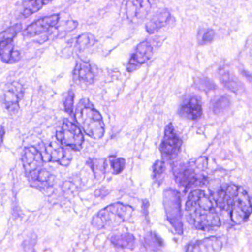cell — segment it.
I'll return each mask as SVG.
<instances>
[{
    "label": "cell",
    "instance_id": "1",
    "mask_svg": "<svg viewBox=\"0 0 252 252\" xmlns=\"http://www.w3.org/2000/svg\"><path fill=\"white\" fill-rule=\"evenodd\" d=\"M186 217L188 223L199 230L218 229L221 225L211 198L200 189L189 194L186 203Z\"/></svg>",
    "mask_w": 252,
    "mask_h": 252
},
{
    "label": "cell",
    "instance_id": "2",
    "mask_svg": "<svg viewBox=\"0 0 252 252\" xmlns=\"http://www.w3.org/2000/svg\"><path fill=\"white\" fill-rule=\"evenodd\" d=\"M213 198L218 208L229 213L235 224L244 223L251 216V199L248 192L241 187L229 185L218 191Z\"/></svg>",
    "mask_w": 252,
    "mask_h": 252
},
{
    "label": "cell",
    "instance_id": "3",
    "mask_svg": "<svg viewBox=\"0 0 252 252\" xmlns=\"http://www.w3.org/2000/svg\"><path fill=\"white\" fill-rule=\"evenodd\" d=\"M75 118L86 134L94 139H100L104 136L105 127L103 117L87 100L82 99L77 105Z\"/></svg>",
    "mask_w": 252,
    "mask_h": 252
},
{
    "label": "cell",
    "instance_id": "4",
    "mask_svg": "<svg viewBox=\"0 0 252 252\" xmlns=\"http://www.w3.org/2000/svg\"><path fill=\"white\" fill-rule=\"evenodd\" d=\"M133 209L122 203H115L100 210L92 220V226L97 229L115 227L131 216Z\"/></svg>",
    "mask_w": 252,
    "mask_h": 252
},
{
    "label": "cell",
    "instance_id": "5",
    "mask_svg": "<svg viewBox=\"0 0 252 252\" xmlns=\"http://www.w3.org/2000/svg\"><path fill=\"white\" fill-rule=\"evenodd\" d=\"M164 207L167 220L176 233L183 234L181 198L179 192L176 189H167L164 192Z\"/></svg>",
    "mask_w": 252,
    "mask_h": 252
},
{
    "label": "cell",
    "instance_id": "6",
    "mask_svg": "<svg viewBox=\"0 0 252 252\" xmlns=\"http://www.w3.org/2000/svg\"><path fill=\"white\" fill-rule=\"evenodd\" d=\"M56 138L62 146L80 151L84 143V135L79 127L70 121H64L56 133Z\"/></svg>",
    "mask_w": 252,
    "mask_h": 252
},
{
    "label": "cell",
    "instance_id": "7",
    "mask_svg": "<svg viewBox=\"0 0 252 252\" xmlns=\"http://www.w3.org/2000/svg\"><path fill=\"white\" fill-rule=\"evenodd\" d=\"M182 142L175 131L172 124L167 126L164 138L161 141L160 151L165 159L171 161L179 155L182 148Z\"/></svg>",
    "mask_w": 252,
    "mask_h": 252
},
{
    "label": "cell",
    "instance_id": "8",
    "mask_svg": "<svg viewBox=\"0 0 252 252\" xmlns=\"http://www.w3.org/2000/svg\"><path fill=\"white\" fill-rule=\"evenodd\" d=\"M40 152L44 161L47 162H59L62 165L68 166L72 159L70 153L66 151L59 142L44 144Z\"/></svg>",
    "mask_w": 252,
    "mask_h": 252
},
{
    "label": "cell",
    "instance_id": "9",
    "mask_svg": "<svg viewBox=\"0 0 252 252\" xmlns=\"http://www.w3.org/2000/svg\"><path fill=\"white\" fill-rule=\"evenodd\" d=\"M24 96V87L20 83L13 81L6 85L2 94V102L9 113L16 114L19 111V102Z\"/></svg>",
    "mask_w": 252,
    "mask_h": 252
},
{
    "label": "cell",
    "instance_id": "10",
    "mask_svg": "<svg viewBox=\"0 0 252 252\" xmlns=\"http://www.w3.org/2000/svg\"><path fill=\"white\" fill-rule=\"evenodd\" d=\"M24 169L27 174L32 179H35L44 163L40 151L34 147H28L24 151L22 158Z\"/></svg>",
    "mask_w": 252,
    "mask_h": 252
},
{
    "label": "cell",
    "instance_id": "11",
    "mask_svg": "<svg viewBox=\"0 0 252 252\" xmlns=\"http://www.w3.org/2000/svg\"><path fill=\"white\" fill-rule=\"evenodd\" d=\"M153 0H127L126 16L132 23H138L145 19L151 10Z\"/></svg>",
    "mask_w": 252,
    "mask_h": 252
},
{
    "label": "cell",
    "instance_id": "12",
    "mask_svg": "<svg viewBox=\"0 0 252 252\" xmlns=\"http://www.w3.org/2000/svg\"><path fill=\"white\" fill-rule=\"evenodd\" d=\"M153 53H154V49L150 42L147 41L141 42L136 47L134 53H133L129 61L127 64L128 72H133L139 69L142 65L151 59Z\"/></svg>",
    "mask_w": 252,
    "mask_h": 252
},
{
    "label": "cell",
    "instance_id": "13",
    "mask_svg": "<svg viewBox=\"0 0 252 252\" xmlns=\"http://www.w3.org/2000/svg\"><path fill=\"white\" fill-rule=\"evenodd\" d=\"M59 19L60 16L59 14H53L38 19L25 28L23 31L24 36L34 37L44 33L54 28L59 23Z\"/></svg>",
    "mask_w": 252,
    "mask_h": 252
},
{
    "label": "cell",
    "instance_id": "14",
    "mask_svg": "<svg viewBox=\"0 0 252 252\" xmlns=\"http://www.w3.org/2000/svg\"><path fill=\"white\" fill-rule=\"evenodd\" d=\"M202 105L196 96L186 97L179 106V114L182 118L189 121H196L202 115Z\"/></svg>",
    "mask_w": 252,
    "mask_h": 252
},
{
    "label": "cell",
    "instance_id": "15",
    "mask_svg": "<svg viewBox=\"0 0 252 252\" xmlns=\"http://www.w3.org/2000/svg\"><path fill=\"white\" fill-rule=\"evenodd\" d=\"M222 248L223 242L220 238L213 236L190 243L187 247L186 252H219Z\"/></svg>",
    "mask_w": 252,
    "mask_h": 252
},
{
    "label": "cell",
    "instance_id": "16",
    "mask_svg": "<svg viewBox=\"0 0 252 252\" xmlns=\"http://www.w3.org/2000/svg\"><path fill=\"white\" fill-rule=\"evenodd\" d=\"M170 17H171V13L167 9H161L158 10L147 22L145 25L147 32L153 34L159 31L168 23Z\"/></svg>",
    "mask_w": 252,
    "mask_h": 252
},
{
    "label": "cell",
    "instance_id": "17",
    "mask_svg": "<svg viewBox=\"0 0 252 252\" xmlns=\"http://www.w3.org/2000/svg\"><path fill=\"white\" fill-rule=\"evenodd\" d=\"M74 78L76 81L84 84H93L94 80V74L93 67L89 62L79 61L77 62L73 72Z\"/></svg>",
    "mask_w": 252,
    "mask_h": 252
},
{
    "label": "cell",
    "instance_id": "18",
    "mask_svg": "<svg viewBox=\"0 0 252 252\" xmlns=\"http://www.w3.org/2000/svg\"><path fill=\"white\" fill-rule=\"evenodd\" d=\"M21 55L15 50L13 40H4L0 42V59L6 63H13L20 60Z\"/></svg>",
    "mask_w": 252,
    "mask_h": 252
},
{
    "label": "cell",
    "instance_id": "19",
    "mask_svg": "<svg viewBox=\"0 0 252 252\" xmlns=\"http://www.w3.org/2000/svg\"><path fill=\"white\" fill-rule=\"evenodd\" d=\"M219 78L223 85L228 90L235 93H238V92L241 91L242 84L229 69L222 68L219 71Z\"/></svg>",
    "mask_w": 252,
    "mask_h": 252
},
{
    "label": "cell",
    "instance_id": "20",
    "mask_svg": "<svg viewBox=\"0 0 252 252\" xmlns=\"http://www.w3.org/2000/svg\"><path fill=\"white\" fill-rule=\"evenodd\" d=\"M176 178L178 183L185 189H189L198 180L195 172L189 167H185L179 170Z\"/></svg>",
    "mask_w": 252,
    "mask_h": 252
},
{
    "label": "cell",
    "instance_id": "21",
    "mask_svg": "<svg viewBox=\"0 0 252 252\" xmlns=\"http://www.w3.org/2000/svg\"><path fill=\"white\" fill-rule=\"evenodd\" d=\"M111 242L118 248L132 250L136 245V238L132 234L123 233L112 236L111 238Z\"/></svg>",
    "mask_w": 252,
    "mask_h": 252
},
{
    "label": "cell",
    "instance_id": "22",
    "mask_svg": "<svg viewBox=\"0 0 252 252\" xmlns=\"http://www.w3.org/2000/svg\"><path fill=\"white\" fill-rule=\"evenodd\" d=\"M53 0H28L24 2L23 11L22 15L23 17L27 18L31 15L39 11L43 6L48 4Z\"/></svg>",
    "mask_w": 252,
    "mask_h": 252
},
{
    "label": "cell",
    "instance_id": "23",
    "mask_svg": "<svg viewBox=\"0 0 252 252\" xmlns=\"http://www.w3.org/2000/svg\"><path fill=\"white\" fill-rule=\"evenodd\" d=\"M231 101L227 95H222L217 97L212 103V109L216 115L225 113L230 107Z\"/></svg>",
    "mask_w": 252,
    "mask_h": 252
},
{
    "label": "cell",
    "instance_id": "24",
    "mask_svg": "<svg viewBox=\"0 0 252 252\" xmlns=\"http://www.w3.org/2000/svg\"><path fill=\"white\" fill-rule=\"evenodd\" d=\"M95 37L90 33H84L79 35L76 39V48L78 51H84L97 43Z\"/></svg>",
    "mask_w": 252,
    "mask_h": 252
},
{
    "label": "cell",
    "instance_id": "25",
    "mask_svg": "<svg viewBox=\"0 0 252 252\" xmlns=\"http://www.w3.org/2000/svg\"><path fill=\"white\" fill-rule=\"evenodd\" d=\"M145 244L151 251L157 252L163 247V241L159 236L154 232H148L145 237Z\"/></svg>",
    "mask_w": 252,
    "mask_h": 252
},
{
    "label": "cell",
    "instance_id": "26",
    "mask_svg": "<svg viewBox=\"0 0 252 252\" xmlns=\"http://www.w3.org/2000/svg\"><path fill=\"white\" fill-rule=\"evenodd\" d=\"M22 30V25L20 23L16 24L13 26L2 31L0 33V42L4 40H13L15 37L21 32Z\"/></svg>",
    "mask_w": 252,
    "mask_h": 252
},
{
    "label": "cell",
    "instance_id": "27",
    "mask_svg": "<svg viewBox=\"0 0 252 252\" xmlns=\"http://www.w3.org/2000/svg\"><path fill=\"white\" fill-rule=\"evenodd\" d=\"M165 169V163L164 161L158 160L154 163V166H153V174H154L156 182H157L158 180H160V182H161V178L164 174Z\"/></svg>",
    "mask_w": 252,
    "mask_h": 252
},
{
    "label": "cell",
    "instance_id": "28",
    "mask_svg": "<svg viewBox=\"0 0 252 252\" xmlns=\"http://www.w3.org/2000/svg\"><path fill=\"white\" fill-rule=\"evenodd\" d=\"M215 35H216V33L213 29L203 30L198 33V41H199L200 44H209L213 41Z\"/></svg>",
    "mask_w": 252,
    "mask_h": 252
},
{
    "label": "cell",
    "instance_id": "29",
    "mask_svg": "<svg viewBox=\"0 0 252 252\" xmlns=\"http://www.w3.org/2000/svg\"><path fill=\"white\" fill-rule=\"evenodd\" d=\"M195 87L198 90H204V91H210L216 88V84L209 78H198L195 81Z\"/></svg>",
    "mask_w": 252,
    "mask_h": 252
},
{
    "label": "cell",
    "instance_id": "30",
    "mask_svg": "<svg viewBox=\"0 0 252 252\" xmlns=\"http://www.w3.org/2000/svg\"><path fill=\"white\" fill-rule=\"evenodd\" d=\"M88 164H90V167L93 169V172H94L96 177H98V176H103V174H104V161H100V160L97 159L90 160V161H88Z\"/></svg>",
    "mask_w": 252,
    "mask_h": 252
},
{
    "label": "cell",
    "instance_id": "31",
    "mask_svg": "<svg viewBox=\"0 0 252 252\" xmlns=\"http://www.w3.org/2000/svg\"><path fill=\"white\" fill-rule=\"evenodd\" d=\"M35 180L38 181L39 183L50 185L54 181V176L50 172L42 169V170H40L39 173L37 175Z\"/></svg>",
    "mask_w": 252,
    "mask_h": 252
},
{
    "label": "cell",
    "instance_id": "32",
    "mask_svg": "<svg viewBox=\"0 0 252 252\" xmlns=\"http://www.w3.org/2000/svg\"><path fill=\"white\" fill-rule=\"evenodd\" d=\"M112 170H113L114 174H120L124 171L126 166V161L123 158H114L111 162Z\"/></svg>",
    "mask_w": 252,
    "mask_h": 252
},
{
    "label": "cell",
    "instance_id": "33",
    "mask_svg": "<svg viewBox=\"0 0 252 252\" xmlns=\"http://www.w3.org/2000/svg\"><path fill=\"white\" fill-rule=\"evenodd\" d=\"M74 98H75L74 93L72 90H70L66 94V97H65L64 101H63L65 110L70 115H73Z\"/></svg>",
    "mask_w": 252,
    "mask_h": 252
},
{
    "label": "cell",
    "instance_id": "34",
    "mask_svg": "<svg viewBox=\"0 0 252 252\" xmlns=\"http://www.w3.org/2000/svg\"><path fill=\"white\" fill-rule=\"evenodd\" d=\"M4 137V127L1 125H0V146H1V143H2L3 139Z\"/></svg>",
    "mask_w": 252,
    "mask_h": 252
},
{
    "label": "cell",
    "instance_id": "35",
    "mask_svg": "<svg viewBox=\"0 0 252 252\" xmlns=\"http://www.w3.org/2000/svg\"><path fill=\"white\" fill-rule=\"evenodd\" d=\"M244 75L246 78H248V79L250 80V81L252 83V77L251 75H249V74H247V72H244Z\"/></svg>",
    "mask_w": 252,
    "mask_h": 252
}]
</instances>
